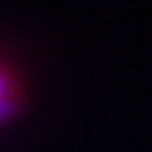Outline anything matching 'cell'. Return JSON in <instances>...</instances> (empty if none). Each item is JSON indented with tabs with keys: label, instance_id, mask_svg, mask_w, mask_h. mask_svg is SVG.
<instances>
[{
	"label": "cell",
	"instance_id": "1",
	"mask_svg": "<svg viewBox=\"0 0 152 152\" xmlns=\"http://www.w3.org/2000/svg\"><path fill=\"white\" fill-rule=\"evenodd\" d=\"M23 101L26 93L21 80L16 77V72L5 64H0V124L16 119L23 111Z\"/></svg>",
	"mask_w": 152,
	"mask_h": 152
}]
</instances>
